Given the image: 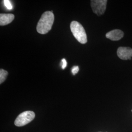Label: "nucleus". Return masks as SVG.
I'll return each mask as SVG.
<instances>
[{"mask_svg": "<svg viewBox=\"0 0 132 132\" xmlns=\"http://www.w3.org/2000/svg\"><path fill=\"white\" fill-rule=\"evenodd\" d=\"M54 20V16L52 13V11H47L44 12L37 25V31L41 34L47 33L52 29Z\"/></svg>", "mask_w": 132, "mask_h": 132, "instance_id": "obj_1", "label": "nucleus"}, {"mask_svg": "<svg viewBox=\"0 0 132 132\" xmlns=\"http://www.w3.org/2000/svg\"><path fill=\"white\" fill-rule=\"evenodd\" d=\"M71 31L76 39L81 44L87 42V37L83 27L77 21H72L70 24Z\"/></svg>", "mask_w": 132, "mask_h": 132, "instance_id": "obj_2", "label": "nucleus"}, {"mask_svg": "<svg viewBox=\"0 0 132 132\" xmlns=\"http://www.w3.org/2000/svg\"><path fill=\"white\" fill-rule=\"evenodd\" d=\"M35 113L32 111H25L20 113L16 119L14 124L16 126H23L32 121L35 118Z\"/></svg>", "mask_w": 132, "mask_h": 132, "instance_id": "obj_3", "label": "nucleus"}, {"mask_svg": "<svg viewBox=\"0 0 132 132\" xmlns=\"http://www.w3.org/2000/svg\"><path fill=\"white\" fill-rule=\"evenodd\" d=\"M107 3V0H93L90 1V5L94 13L100 16L104 14Z\"/></svg>", "mask_w": 132, "mask_h": 132, "instance_id": "obj_4", "label": "nucleus"}, {"mask_svg": "<svg viewBox=\"0 0 132 132\" xmlns=\"http://www.w3.org/2000/svg\"><path fill=\"white\" fill-rule=\"evenodd\" d=\"M118 57L122 60H131L132 57V48L129 47H118L117 51Z\"/></svg>", "mask_w": 132, "mask_h": 132, "instance_id": "obj_5", "label": "nucleus"}, {"mask_svg": "<svg viewBox=\"0 0 132 132\" xmlns=\"http://www.w3.org/2000/svg\"><path fill=\"white\" fill-rule=\"evenodd\" d=\"M124 36V33L120 29H114L106 33V38L112 41H118Z\"/></svg>", "mask_w": 132, "mask_h": 132, "instance_id": "obj_6", "label": "nucleus"}, {"mask_svg": "<svg viewBox=\"0 0 132 132\" xmlns=\"http://www.w3.org/2000/svg\"><path fill=\"white\" fill-rule=\"evenodd\" d=\"M14 17L13 14H0V25L5 26L11 23L14 20Z\"/></svg>", "mask_w": 132, "mask_h": 132, "instance_id": "obj_7", "label": "nucleus"}, {"mask_svg": "<svg viewBox=\"0 0 132 132\" xmlns=\"http://www.w3.org/2000/svg\"><path fill=\"white\" fill-rule=\"evenodd\" d=\"M8 75V72L3 69L0 70V83H3L6 78Z\"/></svg>", "mask_w": 132, "mask_h": 132, "instance_id": "obj_8", "label": "nucleus"}, {"mask_svg": "<svg viewBox=\"0 0 132 132\" xmlns=\"http://www.w3.org/2000/svg\"><path fill=\"white\" fill-rule=\"evenodd\" d=\"M4 3L5 4V6L6 7V8L7 10H11L13 9V6L10 1L5 0V1H4Z\"/></svg>", "mask_w": 132, "mask_h": 132, "instance_id": "obj_9", "label": "nucleus"}, {"mask_svg": "<svg viewBox=\"0 0 132 132\" xmlns=\"http://www.w3.org/2000/svg\"><path fill=\"white\" fill-rule=\"evenodd\" d=\"M79 70V67L77 66H73L72 68V70H71V72L73 74V75H76V74H77L78 72V71Z\"/></svg>", "mask_w": 132, "mask_h": 132, "instance_id": "obj_10", "label": "nucleus"}, {"mask_svg": "<svg viewBox=\"0 0 132 132\" xmlns=\"http://www.w3.org/2000/svg\"><path fill=\"white\" fill-rule=\"evenodd\" d=\"M67 62L66 61V59L64 58L62 59L61 60L62 69L63 70L65 69L67 67Z\"/></svg>", "mask_w": 132, "mask_h": 132, "instance_id": "obj_11", "label": "nucleus"}, {"mask_svg": "<svg viewBox=\"0 0 132 132\" xmlns=\"http://www.w3.org/2000/svg\"></svg>", "mask_w": 132, "mask_h": 132, "instance_id": "obj_12", "label": "nucleus"}]
</instances>
